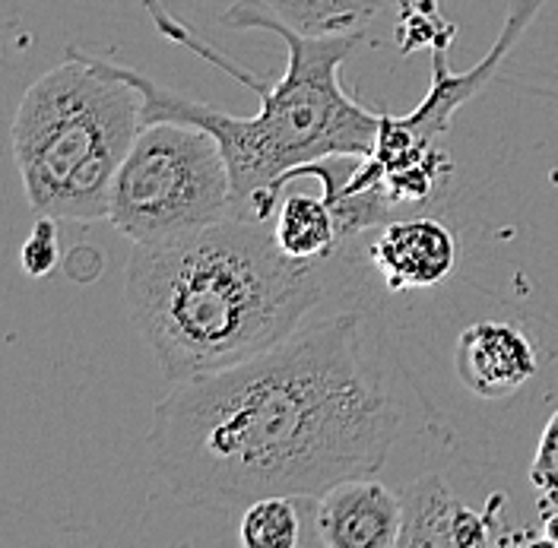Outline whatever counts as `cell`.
<instances>
[{"label":"cell","instance_id":"obj_1","mask_svg":"<svg viewBox=\"0 0 558 548\" xmlns=\"http://www.w3.org/2000/svg\"><path fill=\"white\" fill-rule=\"evenodd\" d=\"M400 406L368 365L362 320H308L239 365L174 383L153 410L156 473L181 508L242 514L260 498L320 501L384 466Z\"/></svg>","mask_w":558,"mask_h":548},{"label":"cell","instance_id":"obj_2","mask_svg":"<svg viewBox=\"0 0 558 548\" xmlns=\"http://www.w3.org/2000/svg\"><path fill=\"white\" fill-rule=\"evenodd\" d=\"M337 267V257H289L274 219L229 216L184 239L134 244L124 305L162 377L181 383L289 340L330 299Z\"/></svg>","mask_w":558,"mask_h":548},{"label":"cell","instance_id":"obj_3","mask_svg":"<svg viewBox=\"0 0 558 548\" xmlns=\"http://www.w3.org/2000/svg\"><path fill=\"white\" fill-rule=\"evenodd\" d=\"M153 13L159 33L181 41L194 54H201L213 68H222L229 76L242 80L260 99V111L251 118H235L216 111L213 105L194 102L169 86L149 80L146 73L121 64H108L121 80L137 86L146 121H191L207 127L219 139L232 184H235V212L254 219H274L279 191L292 184L302 169L337 159V156H368L381 134L384 114L359 105L340 83V68L347 64L352 48L362 35H330L312 38L277 23L257 0H242L222 13L226 29H264L282 38L286 70L277 83H260L247 76L239 64L226 61L216 48L204 45L169 16L162 0H143Z\"/></svg>","mask_w":558,"mask_h":548},{"label":"cell","instance_id":"obj_4","mask_svg":"<svg viewBox=\"0 0 558 548\" xmlns=\"http://www.w3.org/2000/svg\"><path fill=\"white\" fill-rule=\"evenodd\" d=\"M143 127L137 86L102 58L70 48L68 61L23 93L10 143L35 216L108 219L111 184Z\"/></svg>","mask_w":558,"mask_h":548},{"label":"cell","instance_id":"obj_5","mask_svg":"<svg viewBox=\"0 0 558 548\" xmlns=\"http://www.w3.org/2000/svg\"><path fill=\"white\" fill-rule=\"evenodd\" d=\"M235 212L219 139L191 121H146L111 184L108 219L131 244L194 235Z\"/></svg>","mask_w":558,"mask_h":548},{"label":"cell","instance_id":"obj_6","mask_svg":"<svg viewBox=\"0 0 558 548\" xmlns=\"http://www.w3.org/2000/svg\"><path fill=\"white\" fill-rule=\"evenodd\" d=\"M368 257L390 292L435 289L457 270L460 244L441 219L397 216L384 222Z\"/></svg>","mask_w":558,"mask_h":548},{"label":"cell","instance_id":"obj_7","mask_svg":"<svg viewBox=\"0 0 558 548\" xmlns=\"http://www.w3.org/2000/svg\"><path fill=\"white\" fill-rule=\"evenodd\" d=\"M457 380L480 400H508L539 372L536 345L508 320H473L453 345Z\"/></svg>","mask_w":558,"mask_h":548},{"label":"cell","instance_id":"obj_8","mask_svg":"<svg viewBox=\"0 0 558 548\" xmlns=\"http://www.w3.org/2000/svg\"><path fill=\"white\" fill-rule=\"evenodd\" d=\"M314 529L327 548H400L403 498L372 476L337 482L317 501Z\"/></svg>","mask_w":558,"mask_h":548},{"label":"cell","instance_id":"obj_9","mask_svg":"<svg viewBox=\"0 0 558 548\" xmlns=\"http://www.w3.org/2000/svg\"><path fill=\"white\" fill-rule=\"evenodd\" d=\"M492 539V516L463 504L441 473H425L407 488L400 548L488 546Z\"/></svg>","mask_w":558,"mask_h":548},{"label":"cell","instance_id":"obj_10","mask_svg":"<svg viewBox=\"0 0 558 548\" xmlns=\"http://www.w3.org/2000/svg\"><path fill=\"white\" fill-rule=\"evenodd\" d=\"M274 235L289 257L327 260V257H337L343 229H340L337 209L327 197L289 194L274 212Z\"/></svg>","mask_w":558,"mask_h":548},{"label":"cell","instance_id":"obj_11","mask_svg":"<svg viewBox=\"0 0 558 548\" xmlns=\"http://www.w3.org/2000/svg\"><path fill=\"white\" fill-rule=\"evenodd\" d=\"M277 23L312 38L365 35L381 16L384 0H257Z\"/></svg>","mask_w":558,"mask_h":548},{"label":"cell","instance_id":"obj_12","mask_svg":"<svg viewBox=\"0 0 558 548\" xmlns=\"http://www.w3.org/2000/svg\"><path fill=\"white\" fill-rule=\"evenodd\" d=\"M244 548H295L302 543V520L295 498H260L247 504L239 523Z\"/></svg>","mask_w":558,"mask_h":548},{"label":"cell","instance_id":"obj_13","mask_svg":"<svg viewBox=\"0 0 558 548\" xmlns=\"http://www.w3.org/2000/svg\"><path fill=\"white\" fill-rule=\"evenodd\" d=\"M451 38L453 26L438 13V0H400L397 41L403 54H413L418 48H445Z\"/></svg>","mask_w":558,"mask_h":548},{"label":"cell","instance_id":"obj_14","mask_svg":"<svg viewBox=\"0 0 558 548\" xmlns=\"http://www.w3.org/2000/svg\"><path fill=\"white\" fill-rule=\"evenodd\" d=\"M58 260H61V247H58V219L38 216L33 232L23 241V251H20L23 273L33 276V279H41V276L54 273Z\"/></svg>","mask_w":558,"mask_h":548},{"label":"cell","instance_id":"obj_15","mask_svg":"<svg viewBox=\"0 0 558 548\" xmlns=\"http://www.w3.org/2000/svg\"><path fill=\"white\" fill-rule=\"evenodd\" d=\"M530 485L543 498L558 501V410L549 415V422L539 435V445H536L533 463H530Z\"/></svg>","mask_w":558,"mask_h":548},{"label":"cell","instance_id":"obj_16","mask_svg":"<svg viewBox=\"0 0 558 548\" xmlns=\"http://www.w3.org/2000/svg\"><path fill=\"white\" fill-rule=\"evenodd\" d=\"M539 514H543V543H549V546H558V501L553 498H543V504H539Z\"/></svg>","mask_w":558,"mask_h":548}]
</instances>
